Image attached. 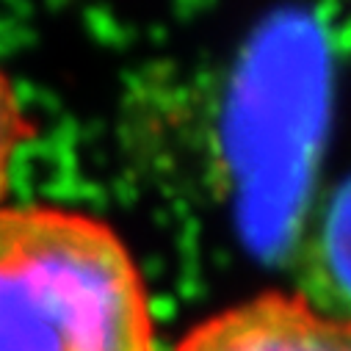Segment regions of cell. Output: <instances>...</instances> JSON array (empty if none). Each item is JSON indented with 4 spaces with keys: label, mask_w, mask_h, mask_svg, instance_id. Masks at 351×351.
Returning <instances> with one entry per match:
<instances>
[{
    "label": "cell",
    "mask_w": 351,
    "mask_h": 351,
    "mask_svg": "<svg viewBox=\"0 0 351 351\" xmlns=\"http://www.w3.org/2000/svg\"><path fill=\"white\" fill-rule=\"evenodd\" d=\"M0 351H158L147 282L111 224L0 205Z\"/></svg>",
    "instance_id": "cell-1"
},
{
    "label": "cell",
    "mask_w": 351,
    "mask_h": 351,
    "mask_svg": "<svg viewBox=\"0 0 351 351\" xmlns=\"http://www.w3.org/2000/svg\"><path fill=\"white\" fill-rule=\"evenodd\" d=\"M174 351H348V324L313 296L266 291L199 321Z\"/></svg>",
    "instance_id": "cell-2"
},
{
    "label": "cell",
    "mask_w": 351,
    "mask_h": 351,
    "mask_svg": "<svg viewBox=\"0 0 351 351\" xmlns=\"http://www.w3.org/2000/svg\"><path fill=\"white\" fill-rule=\"evenodd\" d=\"M36 125L31 122L25 103L17 92L14 80L0 66V205L9 194L12 166L20 155V149L34 138Z\"/></svg>",
    "instance_id": "cell-3"
}]
</instances>
